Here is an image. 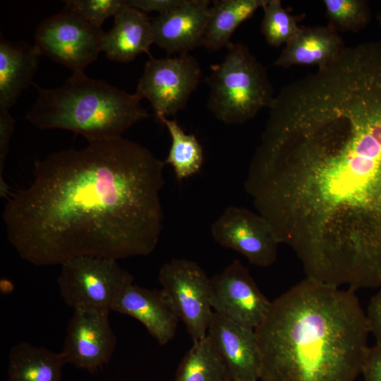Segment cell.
I'll return each mask as SVG.
<instances>
[{"instance_id":"6da1fadb","label":"cell","mask_w":381,"mask_h":381,"mask_svg":"<svg viewBox=\"0 0 381 381\" xmlns=\"http://www.w3.org/2000/svg\"><path fill=\"white\" fill-rule=\"evenodd\" d=\"M245 190L306 277L356 288L381 254V97L349 73L315 78L266 121Z\"/></svg>"},{"instance_id":"7a4b0ae2","label":"cell","mask_w":381,"mask_h":381,"mask_svg":"<svg viewBox=\"0 0 381 381\" xmlns=\"http://www.w3.org/2000/svg\"><path fill=\"white\" fill-rule=\"evenodd\" d=\"M165 162L123 137L48 155L3 211L8 241L37 266L78 256H146L163 229Z\"/></svg>"},{"instance_id":"3957f363","label":"cell","mask_w":381,"mask_h":381,"mask_svg":"<svg viewBox=\"0 0 381 381\" xmlns=\"http://www.w3.org/2000/svg\"><path fill=\"white\" fill-rule=\"evenodd\" d=\"M353 291L306 277L272 301L255 329L259 381H355L369 330Z\"/></svg>"},{"instance_id":"277c9868","label":"cell","mask_w":381,"mask_h":381,"mask_svg":"<svg viewBox=\"0 0 381 381\" xmlns=\"http://www.w3.org/2000/svg\"><path fill=\"white\" fill-rule=\"evenodd\" d=\"M32 85L37 97L25 119L40 129L80 134L88 143L122 137L126 130L150 116L137 93L91 78L85 72L72 73L57 88Z\"/></svg>"},{"instance_id":"5b68a950","label":"cell","mask_w":381,"mask_h":381,"mask_svg":"<svg viewBox=\"0 0 381 381\" xmlns=\"http://www.w3.org/2000/svg\"><path fill=\"white\" fill-rule=\"evenodd\" d=\"M224 60L211 66L207 108L226 125L244 123L275 98L265 67L242 43H232Z\"/></svg>"},{"instance_id":"8992f818","label":"cell","mask_w":381,"mask_h":381,"mask_svg":"<svg viewBox=\"0 0 381 381\" xmlns=\"http://www.w3.org/2000/svg\"><path fill=\"white\" fill-rule=\"evenodd\" d=\"M134 277L116 260L83 255L61 265L57 283L64 302L73 309L113 310Z\"/></svg>"},{"instance_id":"52a82bcc","label":"cell","mask_w":381,"mask_h":381,"mask_svg":"<svg viewBox=\"0 0 381 381\" xmlns=\"http://www.w3.org/2000/svg\"><path fill=\"white\" fill-rule=\"evenodd\" d=\"M159 281L192 340L205 337L214 312L210 301L211 278L197 262L177 258L162 266Z\"/></svg>"},{"instance_id":"ba28073f","label":"cell","mask_w":381,"mask_h":381,"mask_svg":"<svg viewBox=\"0 0 381 381\" xmlns=\"http://www.w3.org/2000/svg\"><path fill=\"white\" fill-rule=\"evenodd\" d=\"M104 33L102 28L64 8L37 26L35 44L42 54L67 66L72 73L85 72L102 52Z\"/></svg>"},{"instance_id":"9c48e42d","label":"cell","mask_w":381,"mask_h":381,"mask_svg":"<svg viewBox=\"0 0 381 381\" xmlns=\"http://www.w3.org/2000/svg\"><path fill=\"white\" fill-rule=\"evenodd\" d=\"M201 69L189 54L175 57H150L145 63L136 92L147 99L157 119L175 114L186 105L196 90Z\"/></svg>"},{"instance_id":"30bf717a","label":"cell","mask_w":381,"mask_h":381,"mask_svg":"<svg viewBox=\"0 0 381 381\" xmlns=\"http://www.w3.org/2000/svg\"><path fill=\"white\" fill-rule=\"evenodd\" d=\"M210 231L216 242L238 252L252 265L269 267L277 258L280 243L271 224L258 212L229 206L212 223Z\"/></svg>"},{"instance_id":"8fae6325","label":"cell","mask_w":381,"mask_h":381,"mask_svg":"<svg viewBox=\"0 0 381 381\" xmlns=\"http://www.w3.org/2000/svg\"><path fill=\"white\" fill-rule=\"evenodd\" d=\"M210 301L214 312L254 330L266 318L272 302L238 260L211 278Z\"/></svg>"},{"instance_id":"7c38bea8","label":"cell","mask_w":381,"mask_h":381,"mask_svg":"<svg viewBox=\"0 0 381 381\" xmlns=\"http://www.w3.org/2000/svg\"><path fill=\"white\" fill-rule=\"evenodd\" d=\"M109 312L73 309L61 351L66 363L94 373L109 361L117 340L110 325Z\"/></svg>"},{"instance_id":"4fadbf2b","label":"cell","mask_w":381,"mask_h":381,"mask_svg":"<svg viewBox=\"0 0 381 381\" xmlns=\"http://www.w3.org/2000/svg\"><path fill=\"white\" fill-rule=\"evenodd\" d=\"M207 336L232 381H259L261 359L255 332L213 312Z\"/></svg>"},{"instance_id":"5bb4252c","label":"cell","mask_w":381,"mask_h":381,"mask_svg":"<svg viewBox=\"0 0 381 381\" xmlns=\"http://www.w3.org/2000/svg\"><path fill=\"white\" fill-rule=\"evenodd\" d=\"M210 1L184 0L176 8L152 18L155 44L168 54H188L202 45Z\"/></svg>"},{"instance_id":"9a60e30c","label":"cell","mask_w":381,"mask_h":381,"mask_svg":"<svg viewBox=\"0 0 381 381\" xmlns=\"http://www.w3.org/2000/svg\"><path fill=\"white\" fill-rule=\"evenodd\" d=\"M113 310L138 320L160 345L175 337L179 318L162 289L132 284L122 293Z\"/></svg>"},{"instance_id":"2e32d148","label":"cell","mask_w":381,"mask_h":381,"mask_svg":"<svg viewBox=\"0 0 381 381\" xmlns=\"http://www.w3.org/2000/svg\"><path fill=\"white\" fill-rule=\"evenodd\" d=\"M114 18L113 27L104 32L102 40V52L107 57L123 63L133 61L143 53L152 57L150 52L155 43L152 18L127 4Z\"/></svg>"},{"instance_id":"e0dca14e","label":"cell","mask_w":381,"mask_h":381,"mask_svg":"<svg viewBox=\"0 0 381 381\" xmlns=\"http://www.w3.org/2000/svg\"><path fill=\"white\" fill-rule=\"evenodd\" d=\"M346 47L339 34L329 26L301 27L282 49L274 65L322 68L332 62Z\"/></svg>"},{"instance_id":"ac0fdd59","label":"cell","mask_w":381,"mask_h":381,"mask_svg":"<svg viewBox=\"0 0 381 381\" xmlns=\"http://www.w3.org/2000/svg\"><path fill=\"white\" fill-rule=\"evenodd\" d=\"M42 53L35 45L0 38V109L9 111L31 84Z\"/></svg>"},{"instance_id":"d6986e66","label":"cell","mask_w":381,"mask_h":381,"mask_svg":"<svg viewBox=\"0 0 381 381\" xmlns=\"http://www.w3.org/2000/svg\"><path fill=\"white\" fill-rule=\"evenodd\" d=\"M64 364L61 352L21 341L9 351L6 381H62Z\"/></svg>"},{"instance_id":"ffe728a7","label":"cell","mask_w":381,"mask_h":381,"mask_svg":"<svg viewBox=\"0 0 381 381\" xmlns=\"http://www.w3.org/2000/svg\"><path fill=\"white\" fill-rule=\"evenodd\" d=\"M266 0H217L210 7L202 45L217 51L228 48L236 28L250 18Z\"/></svg>"},{"instance_id":"44dd1931","label":"cell","mask_w":381,"mask_h":381,"mask_svg":"<svg viewBox=\"0 0 381 381\" xmlns=\"http://www.w3.org/2000/svg\"><path fill=\"white\" fill-rule=\"evenodd\" d=\"M174 381H232L210 339L193 341L180 362Z\"/></svg>"},{"instance_id":"7402d4cb","label":"cell","mask_w":381,"mask_h":381,"mask_svg":"<svg viewBox=\"0 0 381 381\" xmlns=\"http://www.w3.org/2000/svg\"><path fill=\"white\" fill-rule=\"evenodd\" d=\"M157 120L167 127L171 138L164 162L173 167L177 180L182 181L199 172L203 163V150L195 135L186 134L176 120L164 116Z\"/></svg>"},{"instance_id":"603a6c76","label":"cell","mask_w":381,"mask_h":381,"mask_svg":"<svg viewBox=\"0 0 381 381\" xmlns=\"http://www.w3.org/2000/svg\"><path fill=\"white\" fill-rule=\"evenodd\" d=\"M264 11L261 23V32L267 43L279 47L286 44L300 31L299 22L306 15H293L282 6L279 0H266L262 8Z\"/></svg>"},{"instance_id":"cb8c5ba5","label":"cell","mask_w":381,"mask_h":381,"mask_svg":"<svg viewBox=\"0 0 381 381\" xmlns=\"http://www.w3.org/2000/svg\"><path fill=\"white\" fill-rule=\"evenodd\" d=\"M328 26L337 32H358L371 20L365 0H323Z\"/></svg>"},{"instance_id":"d4e9b609","label":"cell","mask_w":381,"mask_h":381,"mask_svg":"<svg viewBox=\"0 0 381 381\" xmlns=\"http://www.w3.org/2000/svg\"><path fill=\"white\" fill-rule=\"evenodd\" d=\"M65 8L85 19L92 26L102 28L104 20L115 16L126 6L123 0H68L65 1Z\"/></svg>"},{"instance_id":"484cf974","label":"cell","mask_w":381,"mask_h":381,"mask_svg":"<svg viewBox=\"0 0 381 381\" xmlns=\"http://www.w3.org/2000/svg\"><path fill=\"white\" fill-rule=\"evenodd\" d=\"M15 121L9 111L0 109V195L7 198L11 193L8 185L4 178V169Z\"/></svg>"},{"instance_id":"4316f807","label":"cell","mask_w":381,"mask_h":381,"mask_svg":"<svg viewBox=\"0 0 381 381\" xmlns=\"http://www.w3.org/2000/svg\"><path fill=\"white\" fill-rule=\"evenodd\" d=\"M361 374L365 381H381V345L368 347Z\"/></svg>"},{"instance_id":"83f0119b","label":"cell","mask_w":381,"mask_h":381,"mask_svg":"<svg viewBox=\"0 0 381 381\" xmlns=\"http://www.w3.org/2000/svg\"><path fill=\"white\" fill-rule=\"evenodd\" d=\"M366 315L369 333H371L375 344L381 345V289L370 299Z\"/></svg>"},{"instance_id":"f1b7e54d","label":"cell","mask_w":381,"mask_h":381,"mask_svg":"<svg viewBox=\"0 0 381 381\" xmlns=\"http://www.w3.org/2000/svg\"><path fill=\"white\" fill-rule=\"evenodd\" d=\"M184 0H128L126 4L143 12L157 11L159 14L176 8L183 3Z\"/></svg>"},{"instance_id":"f546056e","label":"cell","mask_w":381,"mask_h":381,"mask_svg":"<svg viewBox=\"0 0 381 381\" xmlns=\"http://www.w3.org/2000/svg\"><path fill=\"white\" fill-rule=\"evenodd\" d=\"M376 20L380 27H381V9L378 11V13L376 15Z\"/></svg>"}]
</instances>
